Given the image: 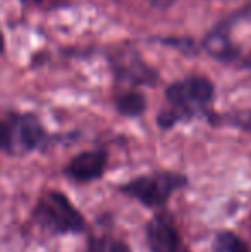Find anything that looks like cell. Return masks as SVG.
I'll return each instance as SVG.
<instances>
[{
    "instance_id": "7a4b0ae2",
    "label": "cell",
    "mask_w": 251,
    "mask_h": 252,
    "mask_svg": "<svg viewBox=\"0 0 251 252\" xmlns=\"http://www.w3.org/2000/svg\"><path fill=\"white\" fill-rule=\"evenodd\" d=\"M33 220L41 230L52 235L81 233L86 228L79 209L59 190H48L40 197L33 209Z\"/></svg>"
},
{
    "instance_id": "277c9868",
    "label": "cell",
    "mask_w": 251,
    "mask_h": 252,
    "mask_svg": "<svg viewBox=\"0 0 251 252\" xmlns=\"http://www.w3.org/2000/svg\"><path fill=\"white\" fill-rule=\"evenodd\" d=\"M188 179L176 172H155L141 175L119 187L122 194L140 201L146 208H160L171 199L176 190L182 189Z\"/></svg>"
},
{
    "instance_id": "5bb4252c",
    "label": "cell",
    "mask_w": 251,
    "mask_h": 252,
    "mask_svg": "<svg viewBox=\"0 0 251 252\" xmlns=\"http://www.w3.org/2000/svg\"><path fill=\"white\" fill-rule=\"evenodd\" d=\"M248 65H250V67H251V55H250V57H248Z\"/></svg>"
},
{
    "instance_id": "30bf717a",
    "label": "cell",
    "mask_w": 251,
    "mask_h": 252,
    "mask_svg": "<svg viewBox=\"0 0 251 252\" xmlns=\"http://www.w3.org/2000/svg\"><path fill=\"white\" fill-rule=\"evenodd\" d=\"M224 120L227 124L234 127H239V129L246 130V132L251 134V110H243V112H234L232 115L224 117Z\"/></svg>"
},
{
    "instance_id": "7c38bea8",
    "label": "cell",
    "mask_w": 251,
    "mask_h": 252,
    "mask_svg": "<svg viewBox=\"0 0 251 252\" xmlns=\"http://www.w3.org/2000/svg\"><path fill=\"white\" fill-rule=\"evenodd\" d=\"M108 252H131L129 247L126 246L124 242H121V240H114V242L108 244Z\"/></svg>"
},
{
    "instance_id": "8992f818",
    "label": "cell",
    "mask_w": 251,
    "mask_h": 252,
    "mask_svg": "<svg viewBox=\"0 0 251 252\" xmlns=\"http://www.w3.org/2000/svg\"><path fill=\"white\" fill-rule=\"evenodd\" d=\"M107 158V151L104 150L83 151L69 161V165L66 166V175L79 184L93 182L104 175Z\"/></svg>"
},
{
    "instance_id": "8fae6325",
    "label": "cell",
    "mask_w": 251,
    "mask_h": 252,
    "mask_svg": "<svg viewBox=\"0 0 251 252\" xmlns=\"http://www.w3.org/2000/svg\"><path fill=\"white\" fill-rule=\"evenodd\" d=\"M108 249L105 239H91L88 244V252H105Z\"/></svg>"
},
{
    "instance_id": "9c48e42d",
    "label": "cell",
    "mask_w": 251,
    "mask_h": 252,
    "mask_svg": "<svg viewBox=\"0 0 251 252\" xmlns=\"http://www.w3.org/2000/svg\"><path fill=\"white\" fill-rule=\"evenodd\" d=\"M215 252H250L245 240L236 233L222 232L215 240Z\"/></svg>"
},
{
    "instance_id": "4fadbf2b",
    "label": "cell",
    "mask_w": 251,
    "mask_h": 252,
    "mask_svg": "<svg viewBox=\"0 0 251 252\" xmlns=\"http://www.w3.org/2000/svg\"><path fill=\"white\" fill-rule=\"evenodd\" d=\"M3 50H5V38H3V33L0 30V53H3Z\"/></svg>"
},
{
    "instance_id": "9a60e30c",
    "label": "cell",
    "mask_w": 251,
    "mask_h": 252,
    "mask_svg": "<svg viewBox=\"0 0 251 252\" xmlns=\"http://www.w3.org/2000/svg\"><path fill=\"white\" fill-rule=\"evenodd\" d=\"M26 2H41V0H26Z\"/></svg>"
},
{
    "instance_id": "2e32d148",
    "label": "cell",
    "mask_w": 251,
    "mask_h": 252,
    "mask_svg": "<svg viewBox=\"0 0 251 252\" xmlns=\"http://www.w3.org/2000/svg\"><path fill=\"white\" fill-rule=\"evenodd\" d=\"M182 252H189V251H182Z\"/></svg>"
},
{
    "instance_id": "52a82bcc",
    "label": "cell",
    "mask_w": 251,
    "mask_h": 252,
    "mask_svg": "<svg viewBox=\"0 0 251 252\" xmlns=\"http://www.w3.org/2000/svg\"><path fill=\"white\" fill-rule=\"evenodd\" d=\"M205 50L210 53L215 59L222 60H232L239 55V48L232 43V40L229 38V33L225 30H215L205 38L203 41Z\"/></svg>"
},
{
    "instance_id": "ba28073f",
    "label": "cell",
    "mask_w": 251,
    "mask_h": 252,
    "mask_svg": "<svg viewBox=\"0 0 251 252\" xmlns=\"http://www.w3.org/2000/svg\"><path fill=\"white\" fill-rule=\"evenodd\" d=\"M115 108L119 110L121 115L126 117H140L146 110V100L141 93L129 91L121 96L115 98Z\"/></svg>"
},
{
    "instance_id": "6da1fadb",
    "label": "cell",
    "mask_w": 251,
    "mask_h": 252,
    "mask_svg": "<svg viewBox=\"0 0 251 252\" xmlns=\"http://www.w3.org/2000/svg\"><path fill=\"white\" fill-rule=\"evenodd\" d=\"M214 94V83L203 76H189L171 84L165 91L169 106L158 113L157 124L162 129H171L176 124L193 119L210 106Z\"/></svg>"
},
{
    "instance_id": "3957f363",
    "label": "cell",
    "mask_w": 251,
    "mask_h": 252,
    "mask_svg": "<svg viewBox=\"0 0 251 252\" xmlns=\"http://www.w3.org/2000/svg\"><path fill=\"white\" fill-rule=\"evenodd\" d=\"M47 139L43 126L31 113H12L0 119V153L26 155L40 148Z\"/></svg>"
},
{
    "instance_id": "5b68a950",
    "label": "cell",
    "mask_w": 251,
    "mask_h": 252,
    "mask_svg": "<svg viewBox=\"0 0 251 252\" xmlns=\"http://www.w3.org/2000/svg\"><path fill=\"white\" fill-rule=\"evenodd\" d=\"M146 246L151 252H179L181 237L169 213L155 215L144 228Z\"/></svg>"
}]
</instances>
